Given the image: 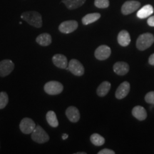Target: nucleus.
Returning a JSON list of instances; mask_svg holds the SVG:
<instances>
[{"label": "nucleus", "instance_id": "20e7f679", "mask_svg": "<svg viewBox=\"0 0 154 154\" xmlns=\"http://www.w3.org/2000/svg\"><path fill=\"white\" fill-rule=\"evenodd\" d=\"M44 89L49 95H58L63 91V86L61 83L57 81H50L46 83Z\"/></svg>", "mask_w": 154, "mask_h": 154}, {"label": "nucleus", "instance_id": "5701e85b", "mask_svg": "<svg viewBox=\"0 0 154 154\" xmlns=\"http://www.w3.org/2000/svg\"><path fill=\"white\" fill-rule=\"evenodd\" d=\"M91 142L94 146H101L105 143V138L98 134H93L90 137Z\"/></svg>", "mask_w": 154, "mask_h": 154}, {"label": "nucleus", "instance_id": "a211bd4d", "mask_svg": "<svg viewBox=\"0 0 154 154\" xmlns=\"http://www.w3.org/2000/svg\"><path fill=\"white\" fill-rule=\"evenodd\" d=\"M52 42L51 36L48 33H42L39 34L36 38V42L42 47H47Z\"/></svg>", "mask_w": 154, "mask_h": 154}, {"label": "nucleus", "instance_id": "7c9ffc66", "mask_svg": "<svg viewBox=\"0 0 154 154\" xmlns=\"http://www.w3.org/2000/svg\"><path fill=\"white\" fill-rule=\"evenodd\" d=\"M76 154H86V152H77Z\"/></svg>", "mask_w": 154, "mask_h": 154}, {"label": "nucleus", "instance_id": "bb28decb", "mask_svg": "<svg viewBox=\"0 0 154 154\" xmlns=\"http://www.w3.org/2000/svg\"><path fill=\"white\" fill-rule=\"evenodd\" d=\"M98 153L99 154H115V151H113V150H111V149H104L101 150V151H100Z\"/></svg>", "mask_w": 154, "mask_h": 154}, {"label": "nucleus", "instance_id": "f3484780", "mask_svg": "<svg viewBox=\"0 0 154 154\" xmlns=\"http://www.w3.org/2000/svg\"><path fill=\"white\" fill-rule=\"evenodd\" d=\"M153 13V7L150 5H146L137 11L136 16L139 19H146L151 16Z\"/></svg>", "mask_w": 154, "mask_h": 154}, {"label": "nucleus", "instance_id": "2eb2a0df", "mask_svg": "<svg viewBox=\"0 0 154 154\" xmlns=\"http://www.w3.org/2000/svg\"><path fill=\"white\" fill-rule=\"evenodd\" d=\"M118 39L119 44L122 47H127L129 45L131 42V36L130 34L126 30H122L119 32L118 34Z\"/></svg>", "mask_w": 154, "mask_h": 154}, {"label": "nucleus", "instance_id": "a878e982", "mask_svg": "<svg viewBox=\"0 0 154 154\" xmlns=\"http://www.w3.org/2000/svg\"><path fill=\"white\" fill-rule=\"evenodd\" d=\"M145 101L146 103L154 105V91H150L145 96Z\"/></svg>", "mask_w": 154, "mask_h": 154}, {"label": "nucleus", "instance_id": "c85d7f7f", "mask_svg": "<svg viewBox=\"0 0 154 154\" xmlns=\"http://www.w3.org/2000/svg\"><path fill=\"white\" fill-rule=\"evenodd\" d=\"M149 64L152 65V66H154V54L150 56L149 59Z\"/></svg>", "mask_w": 154, "mask_h": 154}, {"label": "nucleus", "instance_id": "0eeeda50", "mask_svg": "<svg viewBox=\"0 0 154 154\" xmlns=\"http://www.w3.org/2000/svg\"><path fill=\"white\" fill-rule=\"evenodd\" d=\"M14 63L10 59H4L0 61V77L8 76L13 72Z\"/></svg>", "mask_w": 154, "mask_h": 154}, {"label": "nucleus", "instance_id": "4468645a", "mask_svg": "<svg viewBox=\"0 0 154 154\" xmlns=\"http://www.w3.org/2000/svg\"><path fill=\"white\" fill-rule=\"evenodd\" d=\"M113 71L119 76H124L129 71V66L128 63L124 61H119L113 65Z\"/></svg>", "mask_w": 154, "mask_h": 154}, {"label": "nucleus", "instance_id": "aec40b11", "mask_svg": "<svg viewBox=\"0 0 154 154\" xmlns=\"http://www.w3.org/2000/svg\"><path fill=\"white\" fill-rule=\"evenodd\" d=\"M101 17L99 13H91L84 16L82 18V24L84 25H88L99 20Z\"/></svg>", "mask_w": 154, "mask_h": 154}, {"label": "nucleus", "instance_id": "7ed1b4c3", "mask_svg": "<svg viewBox=\"0 0 154 154\" xmlns=\"http://www.w3.org/2000/svg\"><path fill=\"white\" fill-rule=\"evenodd\" d=\"M32 139L38 143H45L49 140V136L42 126H36L32 134Z\"/></svg>", "mask_w": 154, "mask_h": 154}, {"label": "nucleus", "instance_id": "412c9836", "mask_svg": "<svg viewBox=\"0 0 154 154\" xmlns=\"http://www.w3.org/2000/svg\"><path fill=\"white\" fill-rule=\"evenodd\" d=\"M111 88V84L109 82H103L99 86L96 90V94L99 96L103 97L109 93Z\"/></svg>", "mask_w": 154, "mask_h": 154}, {"label": "nucleus", "instance_id": "cd10ccee", "mask_svg": "<svg viewBox=\"0 0 154 154\" xmlns=\"http://www.w3.org/2000/svg\"><path fill=\"white\" fill-rule=\"evenodd\" d=\"M147 23L150 26H154V16L150 17L147 20Z\"/></svg>", "mask_w": 154, "mask_h": 154}, {"label": "nucleus", "instance_id": "dca6fc26", "mask_svg": "<svg viewBox=\"0 0 154 154\" xmlns=\"http://www.w3.org/2000/svg\"><path fill=\"white\" fill-rule=\"evenodd\" d=\"M132 115L139 121H144L147 117L146 109L141 106H136L132 110Z\"/></svg>", "mask_w": 154, "mask_h": 154}, {"label": "nucleus", "instance_id": "f8f14e48", "mask_svg": "<svg viewBox=\"0 0 154 154\" xmlns=\"http://www.w3.org/2000/svg\"><path fill=\"white\" fill-rule=\"evenodd\" d=\"M52 62L56 66L60 69H66L68 66L67 58L61 54H57L52 57Z\"/></svg>", "mask_w": 154, "mask_h": 154}, {"label": "nucleus", "instance_id": "b1692460", "mask_svg": "<svg viewBox=\"0 0 154 154\" xmlns=\"http://www.w3.org/2000/svg\"><path fill=\"white\" fill-rule=\"evenodd\" d=\"M9 102L8 94L5 91L0 92V109H3L7 106Z\"/></svg>", "mask_w": 154, "mask_h": 154}, {"label": "nucleus", "instance_id": "6e6552de", "mask_svg": "<svg viewBox=\"0 0 154 154\" xmlns=\"http://www.w3.org/2000/svg\"><path fill=\"white\" fill-rule=\"evenodd\" d=\"M78 22L75 20L65 21L59 26V32L63 34H70L78 28Z\"/></svg>", "mask_w": 154, "mask_h": 154}, {"label": "nucleus", "instance_id": "423d86ee", "mask_svg": "<svg viewBox=\"0 0 154 154\" xmlns=\"http://www.w3.org/2000/svg\"><path fill=\"white\" fill-rule=\"evenodd\" d=\"M35 127L36 124L34 121L28 117L23 119L19 124V128L24 134H31Z\"/></svg>", "mask_w": 154, "mask_h": 154}, {"label": "nucleus", "instance_id": "4be33fe9", "mask_svg": "<svg viewBox=\"0 0 154 154\" xmlns=\"http://www.w3.org/2000/svg\"><path fill=\"white\" fill-rule=\"evenodd\" d=\"M46 119H47V123L49 126L53 128H57L59 126V121H58L57 115L54 111H49L46 115Z\"/></svg>", "mask_w": 154, "mask_h": 154}, {"label": "nucleus", "instance_id": "393cba45", "mask_svg": "<svg viewBox=\"0 0 154 154\" xmlns=\"http://www.w3.org/2000/svg\"><path fill=\"white\" fill-rule=\"evenodd\" d=\"M94 5L99 9H106L109 7V0H95Z\"/></svg>", "mask_w": 154, "mask_h": 154}, {"label": "nucleus", "instance_id": "9d476101", "mask_svg": "<svg viewBox=\"0 0 154 154\" xmlns=\"http://www.w3.org/2000/svg\"><path fill=\"white\" fill-rule=\"evenodd\" d=\"M111 51L110 47L106 45H101L96 49L94 56L98 60L103 61L110 57Z\"/></svg>", "mask_w": 154, "mask_h": 154}, {"label": "nucleus", "instance_id": "f03ea898", "mask_svg": "<svg viewBox=\"0 0 154 154\" xmlns=\"http://www.w3.org/2000/svg\"><path fill=\"white\" fill-rule=\"evenodd\" d=\"M154 43V36L151 33L140 34L136 41V47L140 51L149 49Z\"/></svg>", "mask_w": 154, "mask_h": 154}, {"label": "nucleus", "instance_id": "9b49d317", "mask_svg": "<svg viewBox=\"0 0 154 154\" xmlns=\"http://www.w3.org/2000/svg\"><path fill=\"white\" fill-rule=\"evenodd\" d=\"M130 91V84L128 82L121 83L116 91V97L118 99H122L128 95Z\"/></svg>", "mask_w": 154, "mask_h": 154}, {"label": "nucleus", "instance_id": "6ab92c4d", "mask_svg": "<svg viewBox=\"0 0 154 154\" xmlns=\"http://www.w3.org/2000/svg\"><path fill=\"white\" fill-rule=\"evenodd\" d=\"M85 2L86 0H62V3L64 4L66 8L70 10L76 9L82 7Z\"/></svg>", "mask_w": 154, "mask_h": 154}, {"label": "nucleus", "instance_id": "c756f323", "mask_svg": "<svg viewBox=\"0 0 154 154\" xmlns=\"http://www.w3.org/2000/svg\"><path fill=\"white\" fill-rule=\"evenodd\" d=\"M68 137H69L68 134H63L62 135V139H63V140H66V139H67V138H68Z\"/></svg>", "mask_w": 154, "mask_h": 154}, {"label": "nucleus", "instance_id": "f257e3e1", "mask_svg": "<svg viewBox=\"0 0 154 154\" xmlns=\"http://www.w3.org/2000/svg\"><path fill=\"white\" fill-rule=\"evenodd\" d=\"M21 18L34 27L41 28L42 26V17L38 11H24L21 15Z\"/></svg>", "mask_w": 154, "mask_h": 154}, {"label": "nucleus", "instance_id": "ddd939ff", "mask_svg": "<svg viewBox=\"0 0 154 154\" xmlns=\"http://www.w3.org/2000/svg\"><path fill=\"white\" fill-rule=\"evenodd\" d=\"M66 116L71 122L76 123L80 119V113L75 106H69L66 110Z\"/></svg>", "mask_w": 154, "mask_h": 154}, {"label": "nucleus", "instance_id": "39448f33", "mask_svg": "<svg viewBox=\"0 0 154 154\" xmlns=\"http://www.w3.org/2000/svg\"><path fill=\"white\" fill-rule=\"evenodd\" d=\"M66 69L67 71H69L72 74L77 76H81L84 74V66L77 59H73L69 61V66L66 67Z\"/></svg>", "mask_w": 154, "mask_h": 154}, {"label": "nucleus", "instance_id": "1a4fd4ad", "mask_svg": "<svg viewBox=\"0 0 154 154\" xmlns=\"http://www.w3.org/2000/svg\"><path fill=\"white\" fill-rule=\"evenodd\" d=\"M140 3L138 1H127L121 7V13L124 15H128L139 9Z\"/></svg>", "mask_w": 154, "mask_h": 154}]
</instances>
